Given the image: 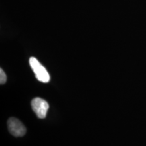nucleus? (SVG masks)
Here are the masks:
<instances>
[{"label": "nucleus", "mask_w": 146, "mask_h": 146, "mask_svg": "<svg viewBox=\"0 0 146 146\" xmlns=\"http://www.w3.org/2000/svg\"><path fill=\"white\" fill-rule=\"evenodd\" d=\"M31 107L38 118L43 119L46 117L49 109V104L46 100L40 98H34L31 102Z\"/></svg>", "instance_id": "f03ea898"}, {"label": "nucleus", "mask_w": 146, "mask_h": 146, "mask_svg": "<svg viewBox=\"0 0 146 146\" xmlns=\"http://www.w3.org/2000/svg\"><path fill=\"white\" fill-rule=\"evenodd\" d=\"M6 80L7 76L5 75L4 71L1 68L0 69V83H1V85L5 84V82H6Z\"/></svg>", "instance_id": "20e7f679"}, {"label": "nucleus", "mask_w": 146, "mask_h": 146, "mask_svg": "<svg viewBox=\"0 0 146 146\" xmlns=\"http://www.w3.org/2000/svg\"><path fill=\"white\" fill-rule=\"evenodd\" d=\"M8 128L10 133L14 137H23L27 132L25 125L16 118H10L8 120Z\"/></svg>", "instance_id": "7ed1b4c3"}, {"label": "nucleus", "mask_w": 146, "mask_h": 146, "mask_svg": "<svg viewBox=\"0 0 146 146\" xmlns=\"http://www.w3.org/2000/svg\"><path fill=\"white\" fill-rule=\"evenodd\" d=\"M29 64L35 73V77L42 83H48L50 80V76L46 69L37 59L31 57L29 59Z\"/></svg>", "instance_id": "f257e3e1"}]
</instances>
